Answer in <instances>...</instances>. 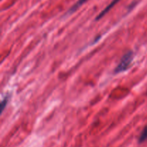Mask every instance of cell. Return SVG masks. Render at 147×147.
Masks as SVG:
<instances>
[{"label":"cell","instance_id":"7a4b0ae2","mask_svg":"<svg viewBox=\"0 0 147 147\" xmlns=\"http://www.w3.org/2000/svg\"><path fill=\"white\" fill-rule=\"evenodd\" d=\"M119 1H120V0H113V1L110 3V4H109V5H108L107 7H106V8H105L104 9H103V11H102L101 12H100V14L97 16V17H96V20H100L102 17H104V16L106 15V14H107V13L109 12V11H110L112 8H113V7H114V6L116 5V4H117Z\"/></svg>","mask_w":147,"mask_h":147},{"label":"cell","instance_id":"5b68a950","mask_svg":"<svg viewBox=\"0 0 147 147\" xmlns=\"http://www.w3.org/2000/svg\"><path fill=\"white\" fill-rule=\"evenodd\" d=\"M8 100H9V97L8 96H6L2 100H1V112L2 113L4 111V109L6 108V106H7V103H8Z\"/></svg>","mask_w":147,"mask_h":147},{"label":"cell","instance_id":"3957f363","mask_svg":"<svg viewBox=\"0 0 147 147\" xmlns=\"http://www.w3.org/2000/svg\"><path fill=\"white\" fill-rule=\"evenodd\" d=\"M88 0H78V1L76 3V4H73V5L72 6L70 9H69L67 13H68V14H72V13L75 12V11H76L78 9L80 8V7H81V6L83 5L85 2H86Z\"/></svg>","mask_w":147,"mask_h":147},{"label":"cell","instance_id":"277c9868","mask_svg":"<svg viewBox=\"0 0 147 147\" xmlns=\"http://www.w3.org/2000/svg\"><path fill=\"white\" fill-rule=\"evenodd\" d=\"M146 140H147V126H145L144 129H143V131H142V133H141L140 136H139V139H138L139 144L143 143V142H144Z\"/></svg>","mask_w":147,"mask_h":147},{"label":"cell","instance_id":"6da1fadb","mask_svg":"<svg viewBox=\"0 0 147 147\" xmlns=\"http://www.w3.org/2000/svg\"><path fill=\"white\" fill-rule=\"evenodd\" d=\"M134 59V53L131 50H129L127 53L123 55V57H121L120 60V63L116 66V69L114 70V73L118 74V73H122L127 70L131 65L132 63V60Z\"/></svg>","mask_w":147,"mask_h":147}]
</instances>
